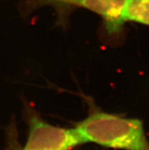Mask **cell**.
Segmentation results:
<instances>
[{
  "instance_id": "3957f363",
  "label": "cell",
  "mask_w": 149,
  "mask_h": 150,
  "mask_svg": "<svg viewBox=\"0 0 149 150\" xmlns=\"http://www.w3.org/2000/svg\"><path fill=\"white\" fill-rule=\"evenodd\" d=\"M129 0H74L72 5L84 8L98 15L109 36L118 37L123 32L125 11Z\"/></svg>"
},
{
  "instance_id": "5b68a950",
  "label": "cell",
  "mask_w": 149,
  "mask_h": 150,
  "mask_svg": "<svg viewBox=\"0 0 149 150\" xmlns=\"http://www.w3.org/2000/svg\"><path fill=\"white\" fill-rule=\"evenodd\" d=\"M74 0H51V2H58V3H63V4H71L72 5Z\"/></svg>"
},
{
  "instance_id": "7a4b0ae2",
  "label": "cell",
  "mask_w": 149,
  "mask_h": 150,
  "mask_svg": "<svg viewBox=\"0 0 149 150\" xmlns=\"http://www.w3.org/2000/svg\"><path fill=\"white\" fill-rule=\"evenodd\" d=\"M28 136L23 150H69L85 143L76 128L51 125L37 113L27 116Z\"/></svg>"
},
{
  "instance_id": "277c9868",
  "label": "cell",
  "mask_w": 149,
  "mask_h": 150,
  "mask_svg": "<svg viewBox=\"0 0 149 150\" xmlns=\"http://www.w3.org/2000/svg\"><path fill=\"white\" fill-rule=\"evenodd\" d=\"M125 18L126 21L149 26V0H129L125 11Z\"/></svg>"
},
{
  "instance_id": "6da1fadb",
  "label": "cell",
  "mask_w": 149,
  "mask_h": 150,
  "mask_svg": "<svg viewBox=\"0 0 149 150\" xmlns=\"http://www.w3.org/2000/svg\"><path fill=\"white\" fill-rule=\"evenodd\" d=\"M85 143L123 150H149L143 122L137 118L92 110L76 126Z\"/></svg>"
}]
</instances>
